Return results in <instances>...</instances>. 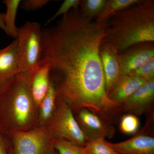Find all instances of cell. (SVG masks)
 I'll list each match as a JSON object with an SVG mask.
<instances>
[{
  "instance_id": "cell-1",
  "label": "cell",
  "mask_w": 154,
  "mask_h": 154,
  "mask_svg": "<svg viewBox=\"0 0 154 154\" xmlns=\"http://www.w3.org/2000/svg\"><path fill=\"white\" fill-rule=\"evenodd\" d=\"M106 25L86 19L78 8L42 28L41 63L49 65L57 102L65 103L73 113L86 109L107 119L118 109L107 96L100 55Z\"/></svg>"
},
{
  "instance_id": "cell-2",
  "label": "cell",
  "mask_w": 154,
  "mask_h": 154,
  "mask_svg": "<svg viewBox=\"0 0 154 154\" xmlns=\"http://www.w3.org/2000/svg\"><path fill=\"white\" fill-rule=\"evenodd\" d=\"M154 42V1L142 0L107 20L102 43L120 53L134 45Z\"/></svg>"
},
{
  "instance_id": "cell-3",
  "label": "cell",
  "mask_w": 154,
  "mask_h": 154,
  "mask_svg": "<svg viewBox=\"0 0 154 154\" xmlns=\"http://www.w3.org/2000/svg\"><path fill=\"white\" fill-rule=\"evenodd\" d=\"M33 72L19 73L0 89V129L6 134L37 126V107L31 90Z\"/></svg>"
},
{
  "instance_id": "cell-4",
  "label": "cell",
  "mask_w": 154,
  "mask_h": 154,
  "mask_svg": "<svg viewBox=\"0 0 154 154\" xmlns=\"http://www.w3.org/2000/svg\"><path fill=\"white\" fill-rule=\"evenodd\" d=\"M19 56L20 72H33L41 61L43 39L41 25L26 22L18 28L16 38Z\"/></svg>"
},
{
  "instance_id": "cell-5",
  "label": "cell",
  "mask_w": 154,
  "mask_h": 154,
  "mask_svg": "<svg viewBox=\"0 0 154 154\" xmlns=\"http://www.w3.org/2000/svg\"><path fill=\"white\" fill-rule=\"evenodd\" d=\"M8 135L10 154H58L47 125Z\"/></svg>"
},
{
  "instance_id": "cell-6",
  "label": "cell",
  "mask_w": 154,
  "mask_h": 154,
  "mask_svg": "<svg viewBox=\"0 0 154 154\" xmlns=\"http://www.w3.org/2000/svg\"><path fill=\"white\" fill-rule=\"evenodd\" d=\"M47 125L54 140L67 141L82 147L88 142L72 109L63 102H57L55 111Z\"/></svg>"
},
{
  "instance_id": "cell-7",
  "label": "cell",
  "mask_w": 154,
  "mask_h": 154,
  "mask_svg": "<svg viewBox=\"0 0 154 154\" xmlns=\"http://www.w3.org/2000/svg\"><path fill=\"white\" fill-rule=\"evenodd\" d=\"M74 115L88 141L110 138L115 134L114 126L87 109H82Z\"/></svg>"
},
{
  "instance_id": "cell-8",
  "label": "cell",
  "mask_w": 154,
  "mask_h": 154,
  "mask_svg": "<svg viewBox=\"0 0 154 154\" xmlns=\"http://www.w3.org/2000/svg\"><path fill=\"white\" fill-rule=\"evenodd\" d=\"M153 58H154V42L137 45L119 53L122 75L128 74L130 72Z\"/></svg>"
},
{
  "instance_id": "cell-9",
  "label": "cell",
  "mask_w": 154,
  "mask_h": 154,
  "mask_svg": "<svg viewBox=\"0 0 154 154\" xmlns=\"http://www.w3.org/2000/svg\"><path fill=\"white\" fill-rule=\"evenodd\" d=\"M154 99V79L146 82L122 105L128 113L140 115L152 104Z\"/></svg>"
},
{
  "instance_id": "cell-10",
  "label": "cell",
  "mask_w": 154,
  "mask_h": 154,
  "mask_svg": "<svg viewBox=\"0 0 154 154\" xmlns=\"http://www.w3.org/2000/svg\"><path fill=\"white\" fill-rule=\"evenodd\" d=\"M100 55L105 77V88L108 96L122 76L119 53L113 48L102 43Z\"/></svg>"
},
{
  "instance_id": "cell-11",
  "label": "cell",
  "mask_w": 154,
  "mask_h": 154,
  "mask_svg": "<svg viewBox=\"0 0 154 154\" xmlns=\"http://www.w3.org/2000/svg\"><path fill=\"white\" fill-rule=\"evenodd\" d=\"M20 73L17 40L0 51V89Z\"/></svg>"
},
{
  "instance_id": "cell-12",
  "label": "cell",
  "mask_w": 154,
  "mask_h": 154,
  "mask_svg": "<svg viewBox=\"0 0 154 154\" xmlns=\"http://www.w3.org/2000/svg\"><path fill=\"white\" fill-rule=\"evenodd\" d=\"M107 143L119 154H154V137L146 135L138 134L121 142Z\"/></svg>"
},
{
  "instance_id": "cell-13",
  "label": "cell",
  "mask_w": 154,
  "mask_h": 154,
  "mask_svg": "<svg viewBox=\"0 0 154 154\" xmlns=\"http://www.w3.org/2000/svg\"><path fill=\"white\" fill-rule=\"evenodd\" d=\"M147 81L129 75H122L108 94V98L115 104L122 106Z\"/></svg>"
},
{
  "instance_id": "cell-14",
  "label": "cell",
  "mask_w": 154,
  "mask_h": 154,
  "mask_svg": "<svg viewBox=\"0 0 154 154\" xmlns=\"http://www.w3.org/2000/svg\"><path fill=\"white\" fill-rule=\"evenodd\" d=\"M50 82L49 65L41 62L33 72L31 82L32 96L37 108L47 94Z\"/></svg>"
},
{
  "instance_id": "cell-15",
  "label": "cell",
  "mask_w": 154,
  "mask_h": 154,
  "mask_svg": "<svg viewBox=\"0 0 154 154\" xmlns=\"http://www.w3.org/2000/svg\"><path fill=\"white\" fill-rule=\"evenodd\" d=\"M57 105V93L51 81L49 89L37 108V126L47 125L52 117Z\"/></svg>"
},
{
  "instance_id": "cell-16",
  "label": "cell",
  "mask_w": 154,
  "mask_h": 154,
  "mask_svg": "<svg viewBox=\"0 0 154 154\" xmlns=\"http://www.w3.org/2000/svg\"><path fill=\"white\" fill-rule=\"evenodd\" d=\"M22 1L20 0H5L3 3L6 6V12L4 16L5 33L8 36L16 39L18 28L16 25L17 11Z\"/></svg>"
},
{
  "instance_id": "cell-17",
  "label": "cell",
  "mask_w": 154,
  "mask_h": 154,
  "mask_svg": "<svg viewBox=\"0 0 154 154\" xmlns=\"http://www.w3.org/2000/svg\"><path fill=\"white\" fill-rule=\"evenodd\" d=\"M142 0H107L105 8L95 20L105 22L119 11L140 3Z\"/></svg>"
},
{
  "instance_id": "cell-18",
  "label": "cell",
  "mask_w": 154,
  "mask_h": 154,
  "mask_svg": "<svg viewBox=\"0 0 154 154\" xmlns=\"http://www.w3.org/2000/svg\"><path fill=\"white\" fill-rule=\"evenodd\" d=\"M107 0L80 1L79 9L83 17L94 21L100 16L105 8Z\"/></svg>"
},
{
  "instance_id": "cell-19",
  "label": "cell",
  "mask_w": 154,
  "mask_h": 154,
  "mask_svg": "<svg viewBox=\"0 0 154 154\" xmlns=\"http://www.w3.org/2000/svg\"><path fill=\"white\" fill-rule=\"evenodd\" d=\"M105 139L99 138L88 141L83 147V150L86 154H116Z\"/></svg>"
},
{
  "instance_id": "cell-20",
  "label": "cell",
  "mask_w": 154,
  "mask_h": 154,
  "mask_svg": "<svg viewBox=\"0 0 154 154\" xmlns=\"http://www.w3.org/2000/svg\"><path fill=\"white\" fill-rule=\"evenodd\" d=\"M140 126V121L137 116L128 113L122 117L119 123V128L122 133L126 134H134Z\"/></svg>"
},
{
  "instance_id": "cell-21",
  "label": "cell",
  "mask_w": 154,
  "mask_h": 154,
  "mask_svg": "<svg viewBox=\"0 0 154 154\" xmlns=\"http://www.w3.org/2000/svg\"><path fill=\"white\" fill-rule=\"evenodd\" d=\"M54 146L58 154H86L83 150V147L67 141L54 140Z\"/></svg>"
},
{
  "instance_id": "cell-22",
  "label": "cell",
  "mask_w": 154,
  "mask_h": 154,
  "mask_svg": "<svg viewBox=\"0 0 154 154\" xmlns=\"http://www.w3.org/2000/svg\"><path fill=\"white\" fill-rule=\"evenodd\" d=\"M149 81L154 79V58L134 70L128 74Z\"/></svg>"
},
{
  "instance_id": "cell-23",
  "label": "cell",
  "mask_w": 154,
  "mask_h": 154,
  "mask_svg": "<svg viewBox=\"0 0 154 154\" xmlns=\"http://www.w3.org/2000/svg\"><path fill=\"white\" fill-rule=\"evenodd\" d=\"M80 0H65L62 4L56 13L50 19L48 20L47 24H49L60 15H66L72 9L79 8Z\"/></svg>"
},
{
  "instance_id": "cell-24",
  "label": "cell",
  "mask_w": 154,
  "mask_h": 154,
  "mask_svg": "<svg viewBox=\"0 0 154 154\" xmlns=\"http://www.w3.org/2000/svg\"><path fill=\"white\" fill-rule=\"evenodd\" d=\"M49 2L48 0H25L21 2V8L26 11H35L43 8Z\"/></svg>"
},
{
  "instance_id": "cell-25",
  "label": "cell",
  "mask_w": 154,
  "mask_h": 154,
  "mask_svg": "<svg viewBox=\"0 0 154 154\" xmlns=\"http://www.w3.org/2000/svg\"><path fill=\"white\" fill-rule=\"evenodd\" d=\"M0 154H10L8 136L0 129Z\"/></svg>"
},
{
  "instance_id": "cell-26",
  "label": "cell",
  "mask_w": 154,
  "mask_h": 154,
  "mask_svg": "<svg viewBox=\"0 0 154 154\" xmlns=\"http://www.w3.org/2000/svg\"><path fill=\"white\" fill-rule=\"evenodd\" d=\"M4 16H5L4 13H0V28L5 32V22H4Z\"/></svg>"
},
{
  "instance_id": "cell-27",
  "label": "cell",
  "mask_w": 154,
  "mask_h": 154,
  "mask_svg": "<svg viewBox=\"0 0 154 154\" xmlns=\"http://www.w3.org/2000/svg\"><path fill=\"white\" fill-rule=\"evenodd\" d=\"M116 154H118V153H116Z\"/></svg>"
},
{
  "instance_id": "cell-28",
  "label": "cell",
  "mask_w": 154,
  "mask_h": 154,
  "mask_svg": "<svg viewBox=\"0 0 154 154\" xmlns=\"http://www.w3.org/2000/svg\"><path fill=\"white\" fill-rule=\"evenodd\" d=\"M0 51H1V49H0Z\"/></svg>"
}]
</instances>
